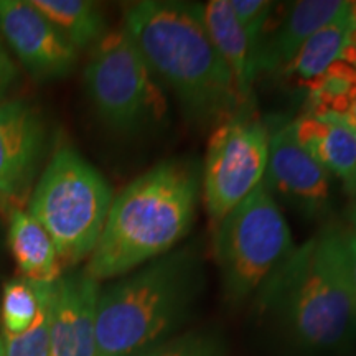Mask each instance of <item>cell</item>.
<instances>
[{"label":"cell","mask_w":356,"mask_h":356,"mask_svg":"<svg viewBox=\"0 0 356 356\" xmlns=\"http://www.w3.org/2000/svg\"><path fill=\"white\" fill-rule=\"evenodd\" d=\"M122 29L155 79L173 92L190 126L204 131L241 109L197 3L142 0L127 8Z\"/></svg>","instance_id":"obj_1"},{"label":"cell","mask_w":356,"mask_h":356,"mask_svg":"<svg viewBox=\"0 0 356 356\" xmlns=\"http://www.w3.org/2000/svg\"><path fill=\"white\" fill-rule=\"evenodd\" d=\"M257 293L264 312L305 353L337 355L356 341V296L343 226H323L296 246Z\"/></svg>","instance_id":"obj_2"},{"label":"cell","mask_w":356,"mask_h":356,"mask_svg":"<svg viewBox=\"0 0 356 356\" xmlns=\"http://www.w3.org/2000/svg\"><path fill=\"white\" fill-rule=\"evenodd\" d=\"M202 167L168 159L142 173L113 200L84 273L97 282L122 277L180 244L197 221Z\"/></svg>","instance_id":"obj_3"},{"label":"cell","mask_w":356,"mask_h":356,"mask_svg":"<svg viewBox=\"0 0 356 356\" xmlns=\"http://www.w3.org/2000/svg\"><path fill=\"white\" fill-rule=\"evenodd\" d=\"M203 284L202 252L190 244L101 289L97 356H132L177 335L202 296Z\"/></svg>","instance_id":"obj_4"},{"label":"cell","mask_w":356,"mask_h":356,"mask_svg":"<svg viewBox=\"0 0 356 356\" xmlns=\"http://www.w3.org/2000/svg\"><path fill=\"white\" fill-rule=\"evenodd\" d=\"M114 195L106 178L71 147H61L29 198V213L55 244L61 264L88 261L99 241Z\"/></svg>","instance_id":"obj_5"},{"label":"cell","mask_w":356,"mask_h":356,"mask_svg":"<svg viewBox=\"0 0 356 356\" xmlns=\"http://www.w3.org/2000/svg\"><path fill=\"white\" fill-rule=\"evenodd\" d=\"M213 231L222 293L233 304L259 292L296 249L286 216L264 184Z\"/></svg>","instance_id":"obj_6"},{"label":"cell","mask_w":356,"mask_h":356,"mask_svg":"<svg viewBox=\"0 0 356 356\" xmlns=\"http://www.w3.org/2000/svg\"><path fill=\"white\" fill-rule=\"evenodd\" d=\"M160 86L124 29L104 33L84 70V88L97 118L119 134L165 121L168 104Z\"/></svg>","instance_id":"obj_7"},{"label":"cell","mask_w":356,"mask_h":356,"mask_svg":"<svg viewBox=\"0 0 356 356\" xmlns=\"http://www.w3.org/2000/svg\"><path fill=\"white\" fill-rule=\"evenodd\" d=\"M269 131L256 114H231L213 129L202 167V200L211 228L262 185Z\"/></svg>","instance_id":"obj_8"},{"label":"cell","mask_w":356,"mask_h":356,"mask_svg":"<svg viewBox=\"0 0 356 356\" xmlns=\"http://www.w3.org/2000/svg\"><path fill=\"white\" fill-rule=\"evenodd\" d=\"M269 150L264 175L266 190L274 200L297 208L304 215H317L330 198L332 175L307 152L293 134L292 121L267 124Z\"/></svg>","instance_id":"obj_9"},{"label":"cell","mask_w":356,"mask_h":356,"mask_svg":"<svg viewBox=\"0 0 356 356\" xmlns=\"http://www.w3.org/2000/svg\"><path fill=\"white\" fill-rule=\"evenodd\" d=\"M44 126L29 104L0 102V211L10 216L30 198L44 150Z\"/></svg>","instance_id":"obj_10"},{"label":"cell","mask_w":356,"mask_h":356,"mask_svg":"<svg viewBox=\"0 0 356 356\" xmlns=\"http://www.w3.org/2000/svg\"><path fill=\"white\" fill-rule=\"evenodd\" d=\"M0 32L33 76L61 78L76 66V48L32 2L0 0Z\"/></svg>","instance_id":"obj_11"},{"label":"cell","mask_w":356,"mask_h":356,"mask_svg":"<svg viewBox=\"0 0 356 356\" xmlns=\"http://www.w3.org/2000/svg\"><path fill=\"white\" fill-rule=\"evenodd\" d=\"M99 293V282L84 270L56 280L51 299L50 356H97Z\"/></svg>","instance_id":"obj_12"},{"label":"cell","mask_w":356,"mask_h":356,"mask_svg":"<svg viewBox=\"0 0 356 356\" xmlns=\"http://www.w3.org/2000/svg\"><path fill=\"white\" fill-rule=\"evenodd\" d=\"M350 3L345 0H299L289 3L274 25L269 20L262 35L256 51L257 76H280L307 40L348 10Z\"/></svg>","instance_id":"obj_13"},{"label":"cell","mask_w":356,"mask_h":356,"mask_svg":"<svg viewBox=\"0 0 356 356\" xmlns=\"http://www.w3.org/2000/svg\"><path fill=\"white\" fill-rule=\"evenodd\" d=\"M197 12L213 47L229 70L239 101L244 104L251 96L257 78L254 48L236 19L229 0L197 3Z\"/></svg>","instance_id":"obj_14"},{"label":"cell","mask_w":356,"mask_h":356,"mask_svg":"<svg viewBox=\"0 0 356 356\" xmlns=\"http://www.w3.org/2000/svg\"><path fill=\"white\" fill-rule=\"evenodd\" d=\"M300 145L348 186L356 177V131L337 118L302 114L292 121Z\"/></svg>","instance_id":"obj_15"},{"label":"cell","mask_w":356,"mask_h":356,"mask_svg":"<svg viewBox=\"0 0 356 356\" xmlns=\"http://www.w3.org/2000/svg\"><path fill=\"white\" fill-rule=\"evenodd\" d=\"M8 218V244L22 275L35 282L60 280L63 264L50 234L29 211L17 210Z\"/></svg>","instance_id":"obj_16"},{"label":"cell","mask_w":356,"mask_h":356,"mask_svg":"<svg viewBox=\"0 0 356 356\" xmlns=\"http://www.w3.org/2000/svg\"><path fill=\"white\" fill-rule=\"evenodd\" d=\"M355 22L350 8L330 24L323 25L304 43L296 58L280 73V78L309 84L323 74L335 61L341 60L348 47L355 44Z\"/></svg>","instance_id":"obj_17"},{"label":"cell","mask_w":356,"mask_h":356,"mask_svg":"<svg viewBox=\"0 0 356 356\" xmlns=\"http://www.w3.org/2000/svg\"><path fill=\"white\" fill-rule=\"evenodd\" d=\"M356 96V44H351L341 60L307 84L305 114L341 119Z\"/></svg>","instance_id":"obj_18"},{"label":"cell","mask_w":356,"mask_h":356,"mask_svg":"<svg viewBox=\"0 0 356 356\" xmlns=\"http://www.w3.org/2000/svg\"><path fill=\"white\" fill-rule=\"evenodd\" d=\"M33 6L65 35L76 50L96 44L104 37V17L89 0H33Z\"/></svg>","instance_id":"obj_19"},{"label":"cell","mask_w":356,"mask_h":356,"mask_svg":"<svg viewBox=\"0 0 356 356\" xmlns=\"http://www.w3.org/2000/svg\"><path fill=\"white\" fill-rule=\"evenodd\" d=\"M55 284L35 282L19 277L8 280L3 286L0 323L3 337H19L37 322L40 312L50 300Z\"/></svg>","instance_id":"obj_20"},{"label":"cell","mask_w":356,"mask_h":356,"mask_svg":"<svg viewBox=\"0 0 356 356\" xmlns=\"http://www.w3.org/2000/svg\"><path fill=\"white\" fill-rule=\"evenodd\" d=\"M132 356H226L225 341L210 330L177 333Z\"/></svg>","instance_id":"obj_21"},{"label":"cell","mask_w":356,"mask_h":356,"mask_svg":"<svg viewBox=\"0 0 356 356\" xmlns=\"http://www.w3.org/2000/svg\"><path fill=\"white\" fill-rule=\"evenodd\" d=\"M55 292V291H53ZM51 299L44 304L40 312L37 322L25 333L19 337H3L6 356H50V320H51Z\"/></svg>","instance_id":"obj_22"},{"label":"cell","mask_w":356,"mask_h":356,"mask_svg":"<svg viewBox=\"0 0 356 356\" xmlns=\"http://www.w3.org/2000/svg\"><path fill=\"white\" fill-rule=\"evenodd\" d=\"M229 2L236 19L241 24L254 51H257L262 35L266 32L270 17L277 8L275 7L277 3L267 2V0H229Z\"/></svg>","instance_id":"obj_23"},{"label":"cell","mask_w":356,"mask_h":356,"mask_svg":"<svg viewBox=\"0 0 356 356\" xmlns=\"http://www.w3.org/2000/svg\"><path fill=\"white\" fill-rule=\"evenodd\" d=\"M17 78V68L12 63L10 56L3 48L2 42H0V97L10 89L13 79Z\"/></svg>","instance_id":"obj_24"},{"label":"cell","mask_w":356,"mask_h":356,"mask_svg":"<svg viewBox=\"0 0 356 356\" xmlns=\"http://www.w3.org/2000/svg\"><path fill=\"white\" fill-rule=\"evenodd\" d=\"M343 244L346 252V262H348L351 286H353L356 296V233L346 228V226H343Z\"/></svg>","instance_id":"obj_25"},{"label":"cell","mask_w":356,"mask_h":356,"mask_svg":"<svg viewBox=\"0 0 356 356\" xmlns=\"http://www.w3.org/2000/svg\"><path fill=\"white\" fill-rule=\"evenodd\" d=\"M351 200L348 203V208H346V221H348V226L346 228L356 233V193L350 195Z\"/></svg>","instance_id":"obj_26"},{"label":"cell","mask_w":356,"mask_h":356,"mask_svg":"<svg viewBox=\"0 0 356 356\" xmlns=\"http://www.w3.org/2000/svg\"><path fill=\"white\" fill-rule=\"evenodd\" d=\"M340 121H343L345 124H348L350 127H353L355 131H356V96H355L353 102H351L350 109L346 111V114L340 119Z\"/></svg>","instance_id":"obj_27"},{"label":"cell","mask_w":356,"mask_h":356,"mask_svg":"<svg viewBox=\"0 0 356 356\" xmlns=\"http://www.w3.org/2000/svg\"><path fill=\"white\" fill-rule=\"evenodd\" d=\"M346 191H348V193L350 195H353V193H356V177L353 178V181H351V184L348 185V186H346V188H345Z\"/></svg>","instance_id":"obj_28"},{"label":"cell","mask_w":356,"mask_h":356,"mask_svg":"<svg viewBox=\"0 0 356 356\" xmlns=\"http://www.w3.org/2000/svg\"><path fill=\"white\" fill-rule=\"evenodd\" d=\"M351 17H353L355 29H356V2H351ZM355 44H356V35H355Z\"/></svg>","instance_id":"obj_29"},{"label":"cell","mask_w":356,"mask_h":356,"mask_svg":"<svg viewBox=\"0 0 356 356\" xmlns=\"http://www.w3.org/2000/svg\"><path fill=\"white\" fill-rule=\"evenodd\" d=\"M0 356H6V348H3V340H2V335H0Z\"/></svg>","instance_id":"obj_30"}]
</instances>
